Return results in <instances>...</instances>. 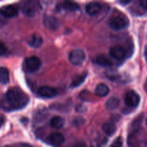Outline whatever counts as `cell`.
<instances>
[{
  "label": "cell",
  "mask_w": 147,
  "mask_h": 147,
  "mask_svg": "<svg viewBox=\"0 0 147 147\" xmlns=\"http://www.w3.org/2000/svg\"><path fill=\"white\" fill-rule=\"evenodd\" d=\"M4 100L8 109L19 110L25 107L29 103V96L18 87L9 89L4 96Z\"/></svg>",
  "instance_id": "cell-1"
},
{
  "label": "cell",
  "mask_w": 147,
  "mask_h": 147,
  "mask_svg": "<svg viewBox=\"0 0 147 147\" xmlns=\"http://www.w3.org/2000/svg\"><path fill=\"white\" fill-rule=\"evenodd\" d=\"M129 24V18L122 12L113 14L109 20V25L115 30H120L127 27Z\"/></svg>",
  "instance_id": "cell-2"
},
{
  "label": "cell",
  "mask_w": 147,
  "mask_h": 147,
  "mask_svg": "<svg viewBox=\"0 0 147 147\" xmlns=\"http://www.w3.org/2000/svg\"><path fill=\"white\" fill-rule=\"evenodd\" d=\"M68 58L74 65H81L86 60V54L81 49H74L70 53Z\"/></svg>",
  "instance_id": "cell-3"
},
{
  "label": "cell",
  "mask_w": 147,
  "mask_h": 147,
  "mask_svg": "<svg viewBox=\"0 0 147 147\" xmlns=\"http://www.w3.org/2000/svg\"><path fill=\"white\" fill-rule=\"evenodd\" d=\"M125 103L130 108H136L140 103V96L134 90H130L124 98Z\"/></svg>",
  "instance_id": "cell-4"
},
{
  "label": "cell",
  "mask_w": 147,
  "mask_h": 147,
  "mask_svg": "<svg viewBox=\"0 0 147 147\" xmlns=\"http://www.w3.org/2000/svg\"><path fill=\"white\" fill-rule=\"evenodd\" d=\"M41 60L37 56H31L25 60V67L29 72H36L41 67Z\"/></svg>",
  "instance_id": "cell-5"
},
{
  "label": "cell",
  "mask_w": 147,
  "mask_h": 147,
  "mask_svg": "<svg viewBox=\"0 0 147 147\" xmlns=\"http://www.w3.org/2000/svg\"><path fill=\"white\" fill-rule=\"evenodd\" d=\"M37 93L40 97L45 98H54L55 96H57V91L54 88L44 86L38 89Z\"/></svg>",
  "instance_id": "cell-6"
},
{
  "label": "cell",
  "mask_w": 147,
  "mask_h": 147,
  "mask_svg": "<svg viewBox=\"0 0 147 147\" xmlns=\"http://www.w3.org/2000/svg\"><path fill=\"white\" fill-rule=\"evenodd\" d=\"M110 55L112 57L117 60H121L124 58L126 55V50L124 47L120 45H114L112 46L109 50Z\"/></svg>",
  "instance_id": "cell-7"
},
{
  "label": "cell",
  "mask_w": 147,
  "mask_h": 147,
  "mask_svg": "<svg viewBox=\"0 0 147 147\" xmlns=\"http://www.w3.org/2000/svg\"><path fill=\"white\" fill-rule=\"evenodd\" d=\"M0 14L7 18H11L18 14V9L14 5L4 6L0 9Z\"/></svg>",
  "instance_id": "cell-8"
},
{
  "label": "cell",
  "mask_w": 147,
  "mask_h": 147,
  "mask_svg": "<svg viewBox=\"0 0 147 147\" xmlns=\"http://www.w3.org/2000/svg\"><path fill=\"white\" fill-rule=\"evenodd\" d=\"M44 24L49 30H56L60 26V22L53 16H45L44 17Z\"/></svg>",
  "instance_id": "cell-9"
},
{
  "label": "cell",
  "mask_w": 147,
  "mask_h": 147,
  "mask_svg": "<svg viewBox=\"0 0 147 147\" xmlns=\"http://www.w3.org/2000/svg\"><path fill=\"white\" fill-rule=\"evenodd\" d=\"M42 37L37 34H33L30 35L27 39V44L32 47L38 48L42 45Z\"/></svg>",
  "instance_id": "cell-10"
},
{
  "label": "cell",
  "mask_w": 147,
  "mask_h": 147,
  "mask_svg": "<svg viewBox=\"0 0 147 147\" xmlns=\"http://www.w3.org/2000/svg\"><path fill=\"white\" fill-rule=\"evenodd\" d=\"M49 142L54 146H60L65 142V137L60 133H53L49 136Z\"/></svg>",
  "instance_id": "cell-11"
},
{
  "label": "cell",
  "mask_w": 147,
  "mask_h": 147,
  "mask_svg": "<svg viewBox=\"0 0 147 147\" xmlns=\"http://www.w3.org/2000/svg\"><path fill=\"white\" fill-rule=\"evenodd\" d=\"M101 9V5L98 2H90L86 5V11L89 15H96L100 12Z\"/></svg>",
  "instance_id": "cell-12"
},
{
  "label": "cell",
  "mask_w": 147,
  "mask_h": 147,
  "mask_svg": "<svg viewBox=\"0 0 147 147\" xmlns=\"http://www.w3.org/2000/svg\"><path fill=\"white\" fill-rule=\"evenodd\" d=\"M95 63L96 64L99 65L103 66V67H109V66L112 65V64H113L111 59L104 54L98 55L95 57Z\"/></svg>",
  "instance_id": "cell-13"
},
{
  "label": "cell",
  "mask_w": 147,
  "mask_h": 147,
  "mask_svg": "<svg viewBox=\"0 0 147 147\" xmlns=\"http://www.w3.org/2000/svg\"><path fill=\"white\" fill-rule=\"evenodd\" d=\"M22 11L24 14L28 17H32L36 13V6L32 1H27L24 4L22 7Z\"/></svg>",
  "instance_id": "cell-14"
},
{
  "label": "cell",
  "mask_w": 147,
  "mask_h": 147,
  "mask_svg": "<svg viewBox=\"0 0 147 147\" xmlns=\"http://www.w3.org/2000/svg\"><path fill=\"white\" fill-rule=\"evenodd\" d=\"M86 77H87V73H86V72L76 76L72 80L71 83H70V87L78 88V86H80L85 81Z\"/></svg>",
  "instance_id": "cell-15"
},
{
  "label": "cell",
  "mask_w": 147,
  "mask_h": 147,
  "mask_svg": "<svg viewBox=\"0 0 147 147\" xmlns=\"http://www.w3.org/2000/svg\"><path fill=\"white\" fill-rule=\"evenodd\" d=\"M109 93V88L105 83H99L95 88V93L99 97L106 96Z\"/></svg>",
  "instance_id": "cell-16"
},
{
  "label": "cell",
  "mask_w": 147,
  "mask_h": 147,
  "mask_svg": "<svg viewBox=\"0 0 147 147\" xmlns=\"http://www.w3.org/2000/svg\"><path fill=\"white\" fill-rule=\"evenodd\" d=\"M102 129H103V132L106 134L108 136H113L116 131V126L112 122H106V123H103L102 126Z\"/></svg>",
  "instance_id": "cell-17"
},
{
  "label": "cell",
  "mask_w": 147,
  "mask_h": 147,
  "mask_svg": "<svg viewBox=\"0 0 147 147\" xmlns=\"http://www.w3.org/2000/svg\"><path fill=\"white\" fill-rule=\"evenodd\" d=\"M120 104V100L116 97H111L107 100L106 103V108L109 111H112L117 109Z\"/></svg>",
  "instance_id": "cell-18"
},
{
  "label": "cell",
  "mask_w": 147,
  "mask_h": 147,
  "mask_svg": "<svg viewBox=\"0 0 147 147\" xmlns=\"http://www.w3.org/2000/svg\"><path fill=\"white\" fill-rule=\"evenodd\" d=\"M65 124V120L60 116H54L50 120V125L53 128L60 129L63 127Z\"/></svg>",
  "instance_id": "cell-19"
},
{
  "label": "cell",
  "mask_w": 147,
  "mask_h": 147,
  "mask_svg": "<svg viewBox=\"0 0 147 147\" xmlns=\"http://www.w3.org/2000/svg\"><path fill=\"white\" fill-rule=\"evenodd\" d=\"M9 82V73L7 68L0 67V83L2 84H7Z\"/></svg>",
  "instance_id": "cell-20"
},
{
  "label": "cell",
  "mask_w": 147,
  "mask_h": 147,
  "mask_svg": "<svg viewBox=\"0 0 147 147\" xmlns=\"http://www.w3.org/2000/svg\"><path fill=\"white\" fill-rule=\"evenodd\" d=\"M62 5H63L62 6L63 8L68 11H76L79 9L78 4L73 1H65Z\"/></svg>",
  "instance_id": "cell-21"
},
{
  "label": "cell",
  "mask_w": 147,
  "mask_h": 147,
  "mask_svg": "<svg viewBox=\"0 0 147 147\" xmlns=\"http://www.w3.org/2000/svg\"><path fill=\"white\" fill-rule=\"evenodd\" d=\"M123 139L121 136H119L116 138V140L113 142L110 147H123Z\"/></svg>",
  "instance_id": "cell-22"
},
{
  "label": "cell",
  "mask_w": 147,
  "mask_h": 147,
  "mask_svg": "<svg viewBox=\"0 0 147 147\" xmlns=\"http://www.w3.org/2000/svg\"><path fill=\"white\" fill-rule=\"evenodd\" d=\"M7 47H6L5 45L3 42H0V56H2L7 53Z\"/></svg>",
  "instance_id": "cell-23"
},
{
  "label": "cell",
  "mask_w": 147,
  "mask_h": 147,
  "mask_svg": "<svg viewBox=\"0 0 147 147\" xmlns=\"http://www.w3.org/2000/svg\"><path fill=\"white\" fill-rule=\"evenodd\" d=\"M139 4L144 9L147 10V0H142L139 1Z\"/></svg>",
  "instance_id": "cell-24"
},
{
  "label": "cell",
  "mask_w": 147,
  "mask_h": 147,
  "mask_svg": "<svg viewBox=\"0 0 147 147\" xmlns=\"http://www.w3.org/2000/svg\"><path fill=\"white\" fill-rule=\"evenodd\" d=\"M74 147H86V145L83 143H78Z\"/></svg>",
  "instance_id": "cell-25"
},
{
  "label": "cell",
  "mask_w": 147,
  "mask_h": 147,
  "mask_svg": "<svg viewBox=\"0 0 147 147\" xmlns=\"http://www.w3.org/2000/svg\"><path fill=\"white\" fill-rule=\"evenodd\" d=\"M130 2V1H121V3L123 4H127Z\"/></svg>",
  "instance_id": "cell-26"
},
{
  "label": "cell",
  "mask_w": 147,
  "mask_h": 147,
  "mask_svg": "<svg viewBox=\"0 0 147 147\" xmlns=\"http://www.w3.org/2000/svg\"><path fill=\"white\" fill-rule=\"evenodd\" d=\"M146 125H147V119H146Z\"/></svg>",
  "instance_id": "cell-27"
}]
</instances>
